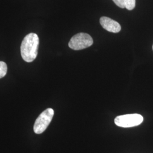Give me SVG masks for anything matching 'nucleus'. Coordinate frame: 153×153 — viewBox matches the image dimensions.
Listing matches in <instances>:
<instances>
[{
  "label": "nucleus",
  "mask_w": 153,
  "mask_h": 153,
  "mask_svg": "<svg viewBox=\"0 0 153 153\" xmlns=\"http://www.w3.org/2000/svg\"><path fill=\"white\" fill-rule=\"evenodd\" d=\"M119 7L126 8L128 10H132L136 6V0H112Z\"/></svg>",
  "instance_id": "6"
},
{
  "label": "nucleus",
  "mask_w": 153,
  "mask_h": 153,
  "mask_svg": "<svg viewBox=\"0 0 153 153\" xmlns=\"http://www.w3.org/2000/svg\"><path fill=\"white\" fill-rule=\"evenodd\" d=\"M100 23L104 29L110 33H118L120 31V25L108 17L102 16L100 18Z\"/></svg>",
  "instance_id": "5"
},
{
  "label": "nucleus",
  "mask_w": 153,
  "mask_h": 153,
  "mask_svg": "<svg viewBox=\"0 0 153 153\" xmlns=\"http://www.w3.org/2000/svg\"></svg>",
  "instance_id": "8"
},
{
  "label": "nucleus",
  "mask_w": 153,
  "mask_h": 153,
  "mask_svg": "<svg viewBox=\"0 0 153 153\" xmlns=\"http://www.w3.org/2000/svg\"><path fill=\"white\" fill-rule=\"evenodd\" d=\"M93 38L86 33H78L74 35L69 42V47L73 50H81L91 46Z\"/></svg>",
  "instance_id": "2"
},
{
  "label": "nucleus",
  "mask_w": 153,
  "mask_h": 153,
  "mask_svg": "<svg viewBox=\"0 0 153 153\" xmlns=\"http://www.w3.org/2000/svg\"><path fill=\"white\" fill-rule=\"evenodd\" d=\"M7 71V66L6 64L3 61H0V78L5 76Z\"/></svg>",
  "instance_id": "7"
},
{
  "label": "nucleus",
  "mask_w": 153,
  "mask_h": 153,
  "mask_svg": "<svg viewBox=\"0 0 153 153\" xmlns=\"http://www.w3.org/2000/svg\"><path fill=\"white\" fill-rule=\"evenodd\" d=\"M143 121L142 115L137 114L121 115L116 117L115 123L116 126L123 128H131L140 125Z\"/></svg>",
  "instance_id": "4"
},
{
  "label": "nucleus",
  "mask_w": 153,
  "mask_h": 153,
  "mask_svg": "<svg viewBox=\"0 0 153 153\" xmlns=\"http://www.w3.org/2000/svg\"><path fill=\"white\" fill-rule=\"evenodd\" d=\"M39 39L37 34L30 33L22 41L21 53L22 59L27 62H31L38 55Z\"/></svg>",
  "instance_id": "1"
},
{
  "label": "nucleus",
  "mask_w": 153,
  "mask_h": 153,
  "mask_svg": "<svg viewBox=\"0 0 153 153\" xmlns=\"http://www.w3.org/2000/svg\"><path fill=\"white\" fill-rule=\"evenodd\" d=\"M54 111L52 108H47L44 111L35 121L33 126V131L36 134L44 132L52 120Z\"/></svg>",
  "instance_id": "3"
}]
</instances>
